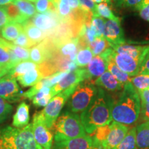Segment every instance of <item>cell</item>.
I'll return each instance as SVG.
<instances>
[{
  "label": "cell",
  "mask_w": 149,
  "mask_h": 149,
  "mask_svg": "<svg viewBox=\"0 0 149 149\" xmlns=\"http://www.w3.org/2000/svg\"><path fill=\"white\" fill-rule=\"evenodd\" d=\"M114 102L103 88H98L95 98L80 115L86 133L91 135L98 128L111 124Z\"/></svg>",
  "instance_id": "6da1fadb"
},
{
  "label": "cell",
  "mask_w": 149,
  "mask_h": 149,
  "mask_svg": "<svg viewBox=\"0 0 149 149\" xmlns=\"http://www.w3.org/2000/svg\"><path fill=\"white\" fill-rule=\"evenodd\" d=\"M141 115L139 93L131 83L124 84L122 93L113 104L112 119L126 126L133 125Z\"/></svg>",
  "instance_id": "7a4b0ae2"
},
{
  "label": "cell",
  "mask_w": 149,
  "mask_h": 149,
  "mask_svg": "<svg viewBox=\"0 0 149 149\" xmlns=\"http://www.w3.org/2000/svg\"><path fill=\"white\" fill-rule=\"evenodd\" d=\"M0 139L3 149H44L35 140L32 124L23 128L6 126L1 128Z\"/></svg>",
  "instance_id": "3957f363"
},
{
  "label": "cell",
  "mask_w": 149,
  "mask_h": 149,
  "mask_svg": "<svg viewBox=\"0 0 149 149\" xmlns=\"http://www.w3.org/2000/svg\"><path fill=\"white\" fill-rule=\"evenodd\" d=\"M55 141L77 138L86 135L81 117L77 113L66 111L54 124Z\"/></svg>",
  "instance_id": "277c9868"
},
{
  "label": "cell",
  "mask_w": 149,
  "mask_h": 149,
  "mask_svg": "<svg viewBox=\"0 0 149 149\" xmlns=\"http://www.w3.org/2000/svg\"><path fill=\"white\" fill-rule=\"evenodd\" d=\"M97 92L98 88L92 80L86 79L80 83L68 99L69 111L74 113H82L92 103Z\"/></svg>",
  "instance_id": "5b68a950"
},
{
  "label": "cell",
  "mask_w": 149,
  "mask_h": 149,
  "mask_svg": "<svg viewBox=\"0 0 149 149\" xmlns=\"http://www.w3.org/2000/svg\"><path fill=\"white\" fill-rule=\"evenodd\" d=\"M77 86H72L61 91L51 98L47 105L42 111L46 126L51 128L60 114L66 102L75 91Z\"/></svg>",
  "instance_id": "8992f818"
},
{
  "label": "cell",
  "mask_w": 149,
  "mask_h": 149,
  "mask_svg": "<svg viewBox=\"0 0 149 149\" xmlns=\"http://www.w3.org/2000/svg\"><path fill=\"white\" fill-rule=\"evenodd\" d=\"M104 59H111L121 70L130 77L137 75L140 69L141 62L130 56L119 54L111 47L108 48L100 55Z\"/></svg>",
  "instance_id": "52a82bcc"
},
{
  "label": "cell",
  "mask_w": 149,
  "mask_h": 149,
  "mask_svg": "<svg viewBox=\"0 0 149 149\" xmlns=\"http://www.w3.org/2000/svg\"><path fill=\"white\" fill-rule=\"evenodd\" d=\"M33 131L37 143L44 149H52L53 136L46 126L42 111L37 112L33 116Z\"/></svg>",
  "instance_id": "ba28073f"
},
{
  "label": "cell",
  "mask_w": 149,
  "mask_h": 149,
  "mask_svg": "<svg viewBox=\"0 0 149 149\" xmlns=\"http://www.w3.org/2000/svg\"><path fill=\"white\" fill-rule=\"evenodd\" d=\"M0 97L11 103L19 101L22 98V93L15 77L7 74L0 79Z\"/></svg>",
  "instance_id": "9c48e42d"
},
{
  "label": "cell",
  "mask_w": 149,
  "mask_h": 149,
  "mask_svg": "<svg viewBox=\"0 0 149 149\" xmlns=\"http://www.w3.org/2000/svg\"><path fill=\"white\" fill-rule=\"evenodd\" d=\"M86 79V68H76L69 72L58 84L51 88L52 97L56 95L61 91L74 86H78L80 83Z\"/></svg>",
  "instance_id": "30bf717a"
},
{
  "label": "cell",
  "mask_w": 149,
  "mask_h": 149,
  "mask_svg": "<svg viewBox=\"0 0 149 149\" xmlns=\"http://www.w3.org/2000/svg\"><path fill=\"white\" fill-rule=\"evenodd\" d=\"M103 37L109 43L110 46L120 45L125 43L124 34L121 27L120 19H108L105 21Z\"/></svg>",
  "instance_id": "8fae6325"
},
{
  "label": "cell",
  "mask_w": 149,
  "mask_h": 149,
  "mask_svg": "<svg viewBox=\"0 0 149 149\" xmlns=\"http://www.w3.org/2000/svg\"><path fill=\"white\" fill-rule=\"evenodd\" d=\"M29 19L35 26L44 31L46 33V37L48 34L55 31L61 23L57 13L53 12L37 13Z\"/></svg>",
  "instance_id": "7c38bea8"
},
{
  "label": "cell",
  "mask_w": 149,
  "mask_h": 149,
  "mask_svg": "<svg viewBox=\"0 0 149 149\" xmlns=\"http://www.w3.org/2000/svg\"><path fill=\"white\" fill-rule=\"evenodd\" d=\"M107 139L102 144V149H113L118 145L129 130L128 126L113 121Z\"/></svg>",
  "instance_id": "4fadbf2b"
},
{
  "label": "cell",
  "mask_w": 149,
  "mask_h": 149,
  "mask_svg": "<svg viewBox=\"0 0 149 149\" xmlns=\"http://www.w3.org/2000/svg\"><path fill=\"white\" fill-rule=\"evenodd\" d=\"M93 140L90 135H86L77 138L55 141L52 149H91Z\"/></svg>",
  "instance_id": "5bb4252c"
},
{
  "label": "cell",
  "mask_w": 149,
  "mask_h": 149,
  "mask_svg": "<svg viewBox=\"0 0 149 149\" xmlns=\"http://www.w3.org/2000/svg\"><path fill=\"white\" fill-rule=\"evenodd\" d=\"M113 51L119 54H123L137 59L141 63L145 55L149 51V45L136 46L124 44L111 46Z\"/></svg>",
  "instance_id": "9a60e30c"
},
{
  "label": "cell",
  "mask_w": 149,
  "mask_h": 149,
  "mask_svg": "<svg viewBox=\"0 0 149 149\" xmlns=\"http://www.w3.org/2000/svg\"><path fill=\"white\" fill-rule=\"evenodd\" d=\"M94 84L100 88H104L109 91H111V92L122 91L124 86V84L120 82L108 70L104 72L101 76L97 78L94 81Z\"/></svg>",
  "instance_id": "2e32d148"
},
{
  "label": "cell",
  "mask_w": 149,
  "mask_h": 149,
  "mask_svg": "<svg viewBox=\"0 0 149 149\" xmlns=\"http://www.w3.org/2000/svg\"><path fill=\"white\" fill-rule=\"evenodd\" d=\"M107 70V61L100 55L95 56L86 68V79L92 80Z\"/></svg>",
  "instance_id": "e0dca14e"
},
{
  "label": "cell",
  "mask_w": 149,
  "mask_h": 149,
  "mask_svg": "<svg viewBox=\"0 0 149 149\" xmlns=\"http://www.w3.org/2000/svg\"><path fill=\"white\" fill-rule=\"evenodd\" d=\"M30 107L26 102H22L18 105L13 119V126L16 128H23L28 125L30 120Z\"/></svg>",
  "instance_id": "ac0fdd59"
},
{
  "label": "cell",
  "mask_w": 149,
  "mask_h": 149,
  "mask_svg": "<svg viewBox=\"0 0 149 149\" xmlns=\"http://www.w3.org/2000/svg\"><path fill=\"white\" fill-rule=\"evenodd\" d=\"M24 28V31L31 40V42L33 44L36 45L39 43L42 42L46 38V33L44 31L37 28L30 21V19L27 20L25 23L22 24Z\"/></svg>",
  "instance_id": "d6986e66"
},
{
  "label": "cell",
  "mask_w": 149,
  "mask_h": 149,
  "mask_svg": "<svg viewBox=\"0 0 149 149\" xmlns=\"http://www.w3.org/2000/svg\"><path fill=\"white\" fill-rule=\"evenodd\" d=\"M137 149H149V121H145L136 127Z\"/></svg>",
  "instance_id": "ffe728a7"
},
{
  "label": "cell",
  "mask_w": 149,
  "mask_h": 149,
  "mask_svg": "<svg viewBox=\"0 0 149 149\" xmlns=\"http://www.w3.org/2000/svg\"><path fill=\"white\" fill-rule=\"evenodd\" d=\"M24 31L22 24L10 22L1 29V35L8 42H13Z\"/></svg>",
  "instance_id": "44dd1931"
},
{
  "label": "cell",
  "mask_w": 149,
  "mask_h": 149,
  "mask_svg": "<svg viewBox=\"0 0 149 149\" xmlns=\"http://www.w3.org/2000/svg\"><path fill=\"white\" fill-rule=\"evenodd\" d=\"M44 77L38 67L35 69L30 70L26 73L18 76L16 79H17V81L22 86L29 87L35 85L39 81H40Z\"/></svg>",
  "instance_id": "7402d4cb"
},
{
  "label": "cell",
  "mask_w": 149,
  "mask_h": 149,
  "mask_svg": "<svg viewBox=\"0 0 149 149\" xmlns=\"http://www.w3.org/2000/svg\"><path fill=\"white\" fill-rule=\"evenodd\" d=\"M51 88L44 86L37 92L32 99L33 103L37 107H45L51 98L53 97L51 94Z\"/></svg>",
  "instance_id": "603a6c76"
},
{
  "label": "cell",
  "mask_w": 149,
  "mask_h": 149,
  "mask_svg": "<svg viewBox=\"0 0 149 149\" xmlns=\"http://www.w3.org/2000/svg\"><path fill=\"white\" fill-rule=\"evenodd\" d=\"M93 53L89 46L81 48L76 54L74 63L78 67L84 68L91 62L93 58Z\"/></svg>",
  "instance_id": "cb8c5ba5"
},
{
  "label": "cell",
  "mask_w": 149,
  "mask_h": 149,
  "mask_svg": "<svg viewBox=\"0 0 149 149\" xmlns=\"http://www.w3.org/2000/svg\"><path fill=\"white\" fill-rule=\"evenodd\" d=\"M39 67V65L31 61H21L12 68L8 72V74L17 78L18 76L26 73L30 70L35 69Z\"/></svg>",
  "instance_id": "d4e9b609"
},
{
  "label": "cell",
  "mask_w": 149,
  "mask_h": 149,
  "mask_svg": "<svg viewBox=\"0 0 149 149\" xmlns=\"http://www.w3.org/2000/svg\"><path fill=\"white\" fill-rule=\"evenodd\" d=\"M107 70L123 84L130 82V76L124 72L111 59H107Z\"/></svg>",
  "instance_id": "484cf974"
},
{
  "label": "cell",
  "mask_w": 149,
  "mask_h": 149,
  "mask_svg": "<svg viewBox=\"0 0 149 149\" xmlns=\"http://www.w3.org/2000/svg\"><path fill=\"white\" fill-rule=\"evenodd\" d=\"M4 8L7 13V15H8L10 22L23 24L27 20H29V19L25 17L22 14L18 7L13 2L4 6Z\"/></svg>",
  "instance_id": "4316f807"
},
{
  "label": "cell",
  "mask_w": 149,
  "mask_h": 149,
  "mask_svg": "<svg viewBox=\"0 0 149 149\" xmlns=\"http://www.w3.org/2000/svg\"><path fill=\"white\" fill-rule=\"evenodd\" d=\"M113 149H137L136 127L130 128L122 141Z\"/></svg>",
  "instance_id": "83f0119b"
},
{
  "label": "cell",
  "mask_w": 149,
  "mask_h": 149,
  "mask_svg": "<svg viewBox=\"0 0 149 149\" xmlns=\"http://www.w3.org/2000/svg\"><path fill=\"white\" fill-rule=\"evenodd\" d=\"M13 3L18 7L22 14L29 19L37 14L36 8L33 2L26 0H13Z\"/></svg>",
  "instance_id": "f1b7e54d"
},
{
  "label": "cell",
  "mask_w": 149,
  "mask_h": 149,
  "mask_svg": "<svg viewBox=\"0 0 149 149\" xmlns=\"http://www.w3.org/2000/svg\"><path fill=\"white\" fill-rule=\"evenodd\" d=\"M130 83L137 92L149 89V74H139L130 77Z\"/></svg>",
  "instance_id": "f546056e"
},
{
  "label": "cell",
  "mask_w": 149,
  "mask_h": 149,
  "mask_svg": "<svg viewBox=\"0 0 149 149\" xmlns=\"http://www.w3.org/2000/svg\"><path fill=\"white\" fill-rule=\"evenodd\" d=\"M93 13H95L101 17L106 18L107 19L117 20L120 19L113 14L111 8H110L109 4L106 2L97 3Z\"/></svg>",
  "instance_id": "4dcf8cb0"
},
{
  "label": "cell",
  "mask_w": 149,
  "mask_h": 149,
  "mask_svg": "<svg viewBox=\"0 0 149 149\" xmlns=\"http://www.w3.org/2000/svg\"><path fill=\"white\" fill-rule=\"evenodd\" d=\"M88 46L91 48L94 56L100 55L108 48L111 47L109 43L104 37H97L94 42L89 44Z\"/></svg>",
  "instance_id": "1f68e13d"
},
{
  "label": "cell",
  "mask_w": 149,
  "mask_h": 149,
  "mask_svg": "<svg viewBox=\"0 0 149 149\" xmlns=\"http://www.w3.org/2000/svg\"><path fill=\"white\" fill-rule=\"evenodd\" d=\"M35 3V8L38 13H46L47 12L57 13L52 0H36Z\"/></svg>",
  "instance_id": "d6a6232c"
},
{
  "label": "cell",
  "mask_w": 149,
  "mask_h": 149,
  "mask_svg": "<svg viewBox=\"0 0 149 149\" xmlns=\"http://www.w3.org/2000/svg\"><path fill=\"white\" fill-rule=\"evenodd\" d=\"M104 24H105V21L103 18L95 13H93L92 19H91V26L95 31L97 37H103Z\"/></svg>",
  "instance_id": "836d02e7"
},
{
  "label": "cell",
  "mask_w": 149,
  "mask_h": 149,
  "mask_svg": "<svg viewBox=\"0 0 149 149\" xmlns=\"http://www.w3.org/2000/svg\"><path fill=\"white\" fill-rule=\"evenodd\" d=\"M13 51L17 57L20 61H29L30 59V48L22 47V46L15 45L10 42L9 47Z\"/></svg>",
  "instance_id": "e575fe53"
},
{
  "label": "cell",
  "mask_w": 149,
  "mask_h": 149,
  "mask_svg": "<svg viewBox=\"0 0 149 149\" xmlns=\"http://www.w3.org/2000/svg\"><path fill=\"white\" fill-rule=\"evenodd\" d=\"M0 68H7L10 70L14 68L8 49L2 46H0Z\"/></svg>",
  "instance_id": "d590c367"
},
{
  "label": "cell",
  "mask_w": 149,
  "mask_h": 149,
  "mask_svg": "<svg viewBox=\"0 0 149 149\" xmlns=\"http://www.w3.org/2000/svg\"><path fill=\"white\" fill-rule=\"evenodd\" d=\"M12 111V106L0 97V124H2L6 120Z\"/></svg>",
  "instance_id": "8d00e7d4"
},
{
  "label": "cell",
  "mask_w": 149,
  "mask_h": 149,
  "mask_svg": "<svg viewBox=\"0 0 149 149\" xmlns=\"http://www.w3.org/2000/svg\"><path fill=\"white\" fill-rule=\"evenodd\" d=\"M12 43L15 44V45L26 48H31L32 46H34V44L31 42V40H29V37H27V35L24 33V31H23L21 34L19 35L17 38L15 40H14L13 42H12Z\"/></svg>",
  "instance_id": "74e56055"
},
{
  "label": "cell",
  "mask_w": 149,
  "mask_h": 149,
  "mask_svg": "<svg viewBox=\"0 0 149 149\" xmlns=\"http://www.w3.org/2000/svg\"><path fill=\"white\" fill-rule=\"evenodd\" d=\"M80 3V7L84 12L94 13L95 9L96 3L93 0H79Z\"/></svg>",
  "instance_id": "f35d334b"
},
{
  "label": "cell",
  "mask_w": 149,
  "mask_h": 149,
  "mask_svg": "<svg viewBox=\"0 0 149 149\" xmlns=\"http://www.w3.org/2000/svg\"><path fill=\"white\" fill-rule=\"evenodd\" d=\"M139 74H149V51L147 52L141 61Z\"/></svg>",
  "instance_id": "ab89813d"
},
{
  "label": "cell",
  "mask_w": 149,
  "mask_h": 149,
  "mask_svg": "<svg viewBox=\"0 0 149 149\" xmlns=\"http://www.w3.org/2000/svg\"><path fill=\"white\" fill-rule=\"evenodd\" d=\"M9 22H10V20H9L4 6H0V33H1V29Z\"/></svg>",
  "instance_id": "60d3db41"
},
{
  "label": "cell",
  "mask_w": 149,
  "mask_h": 149,
  "mask_svg": "<svg viewBox=\"0 0 149 149\" xmlns=\"http://www.w3.org/2000/svg\"><path fill=\"white\" fill-rule=\"evenodd\" d=\"M139 15L143 19L149 22V4L145 5L139 9Z\"/></svg>",
  "instance_id": "b9f144b4"
},
{
  "label": "cell",
  "mask_w": 149,
  "mask_h": 149,
  "mask_svg": "<svg viewBox=\"0 0 149 149\" xmlns=\"http://www.w3.org/2000/svg\"><path fill=\"white\" fill-rule=\"evenodd\" d=\"M66 1L74 11H79L81 10L79 0H66Z\"/></svg>",
  "instance_id": "7bdbcfd3"
},
{
  "label": "cell",
  "mask_w": 149,
  "mask_h": 149,
  "mask_svg": "<svg viewBox=\"0 0 149 149\" xmlns=\"http://www.w3.org/2000/svg\"><path fill=\"white\" fill-rule=\"evenodd\" d=\"M142 1L143 0H126L124 5L126 7H135V8H137L142 2Z\"/></svg>",
  "instance_id": "ee69618b"
},
{
  "label": "cell",
  "mask_w": 149,
  "mask_h": 149,
  "mask_svg": "<svg viewBox=\"0 0 149 149\" xmlns=\"http://www.w3.org/2000/svg\"><path fill=\"white\" fill-rule=\"evenodd\" d=\"M9 71L10 70L7 68H0V79L6 75L7 74H8Z\"/></svg>",
  "instance_id": "f6af8a7d"
},
{
  "label": "cell",
  "mask_w": 149,
  "mask_h": 149,
  "mask_svg": "<svg viewBox=\"0 0 149 149\" xmlns=\"http://www.w3.org/2000/svg\"><path fill=\"white\" fill-rule=\"evenodd\" d=\"M10 42H8V41L4 40V39L1 38L0 37V46H4V47H7L8 48L9 46H10Z\"/></svg>",
  "instance_id": "bcb514c9"
},
{
  "label": "cell",
  "mask_w": 149,
  "mask_h": 149,
  "mask_svg": "<svg viewBox=\"0 0 149 149\" xmlns=\"http://www.w3.org/2000/svg\"><path fill=\"white\" fill-rule=\"evenodd\" d=\"M13 0H0V6H4L12 3Z\"/></svg>",
  "instance_id": "7dc6e473"
},
{
  "label": "cell",
  "mask_w": 149,
  "mask_h": 149,
  "mask_svg": "<svg viewBox=\"0 0 149 149\" xmlns=\"http://www.w3.org/2000/svg\"><path fill=\"white\" fill-rule=\"evenodd\" d=\"M111 2L113 1V2L116 3L117 6H122L124 5L126 0H111Z\"/></svg>",
  "instance_id": "c3c4849f"
},
{
  "label": "cell",
  "mask_w": 149,
  "mask_h": 149,
  "mask_svg": "<svg viewBox=\"0 0 149 149\" xmlns=\"http://www.w3.org/2000/svg\"><path fill=\"white\" fill-rule=\"evenodd\" d=\"M147 4H149V0H143L142 2H141L136 8H137V10H139V9L141 8V7L144 6H145V5H147Z\"/></svg>",
  "instance_id": "681fc988"
},
{
  "label": "cell",
  "mask_w": 149,
  "mask_h": 149,
  "mask_svg": "<svg viewBox=\"0 0 149 149\" xmlns=\"http://www.w3.org/2000/svg\"><path fill=\"white\" fill-rule=\"evenodd\" d=\"M93 1H94L95 3H102V2H106L107 3H109V4H110V3H111V0H93Z\"/></svg>",
  "instance_id": "f907efd6"
},
{
  "label": "cell",
  "mask_w": 149,
  "mask_h": 149,
  "mask_svg": "<svg viewBox=\"0 0 149 149\" xmlns=\"http://www.w3.org/2000/svg\"><path fill=\"white\" fill-rule=\"evenodd\" d=\"M91 149H102V148L101 146H97V145H94V144H93V147Z\"/></svg>",
  "instance_id": "816d5d0a"
},
{
  "label": "cell",
  "mask_w": 149,
  "mask_h": 149,
  "mask_svg": "<svg viewBox=\"0 0 149 149\" xmlns=\"http://www.w3.org/2000/svg\"><path fill=\"white\" fill-rule=\"evenodd\" d=\"M0 149H3V147H2V145H1V139H0Z\"/></svg>",
  "instance_id": "f5cc1de1"
},
{
  "label": "cell",
  "mask_w": 149,
  "mask_h": 149,
  "mask_svg": "<svg viewBox=\"0 0 149 149\" xmlns=\"http://www.w3.org/2000/svg\"><path fill=\"white\" fill-rule=\"evenodd\" d=\"M26 1H31V2H35L36 0H26Z\"/></svg>",
  "instance_id": "db71d44e"
},
{
  "label": "cell",
  "mask_w": 149,
  "mask_h": 149,
  "mask_svg": "<svg viewBox=\"0 0 149 149\" xmlns=\"http://www.w3.org/2000/svg\"><path fill=\"white\" fill-rule=\"evenodd\" d=\"M146 40H149V33H148V36H147V37H146Z\"/></svg>",
  "instance_id": "11a10c76"
}]
</instances>
